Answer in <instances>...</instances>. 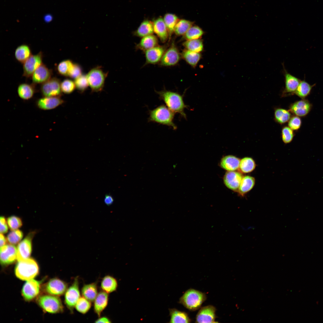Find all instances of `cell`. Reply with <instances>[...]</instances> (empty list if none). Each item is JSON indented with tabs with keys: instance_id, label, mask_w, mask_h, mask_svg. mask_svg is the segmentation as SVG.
Instances as JSON below:
<instances>
[{
	"instance_id": "cell-1",
	"label": "cell",
	"mask_w": 323,
	"mask_h": 323,
	"mask_svg": "<svg viewBox=\"0 0 323 323\" xmlns=\"http://www.w3.org/2000/svg\"><path fill=\"white\" fill-rule=\"evenodd\" d=\"M160 100H162L166 106L172 112L179 114L186 118L184 109L187 107L185 103L183 96L178 93L164 89L160 91H155Z\"/></svg>"
},
{
	"instance_id": "cell-2",
	"label": "cell",
	"mask_w": 323,
	"mask_h": 323,
	"mask_svg": "<svg viewBox=\"0 0 323 323\" xmlns=\"http://www.w3.org/2000/svg\"><path fill=\"white\" fill-rule=\"evenodd\" d=\"M175 114L166 106L160 105L149 110L148 121L166 125L175 130L177 127L173 122Z\"/></svg>"
},
{
	"instance_id": "cell-3",
	"label": "cell",
	"mask_w": 323,
	"mask_h": 323,
	"mask_svg": "<svg viewBox=\"0 0 323 323\" xmlns=\"http://www.w3.org/2000/svg\"><path fill=\"white\" fill-rule=\"evenodd\" d=\"M38 272L37 263L34 259L30 258L18 261L15 270L16 276L24 281L33 279L38 274Z\"/></svg>"
},
{
	"instance_id": "cell-4",
	"label": "cell",
	"mask_w": 323,
	"mask_h": 323,
	"mask_svg": "<svg viewBox=\"0 0 323 323\" xmlns=\"http://www.w3.org/2000/svg\"><path fill=\"white\" fill-rule=\"evenodd\" d=\"M206 299L204 293L193 289L186 291L180 298L179 303L191 311L199 309Z\"/></svg>"
},
{
	"instance_id": "cell-5",
	"label": "cell",
	"mask_w": 323,
	"mask_h": 323,
	"mask_svg": "<svg viewBox=\"0 0 323 323\" xmlns=\"http://www.w3.org/2000/svg\"><path fill=\"white\" fill-rule=\"evenodd\" d=\"M37 302L42 308L48 313H59L63 310L60 299L56 296L50 295H41L38 298Z\"/></svg>"
},
{
	"instance_id": "cell-6",
	"label": "cell",
	"mask_w": 323,
	"mask_h": 323,
	"mask_svg": "<svg viewBox=\"0 0 323 323\" xmlns=\"http://www.w3.org/2000/svg\"><path fill=\"white\" fill-rule=\"evenodd\" d=\"M107 75L100 67L94 68L89 72L86 77L92 92H99L103 89Z\"/></svg>"
},
{
	"instance_id": "cell-7",
	"label": "cell",
	"mask_w": 323,
	"mask_h": 323,
	"mask_svg": "<svg viewBox=\"0 0 323 323\" xmlns=\"http://www.w3.org/2000/svg\"><path fill=\"white\" fill-rule=\"evenodd\" d=\"M80 297L78 278L77 277L65 293V303L71 312H73L76 304Z\"/></svg>"
},
{
	"instance_id": "cell-8",
	"label": "cell",
	"mask_w": 323,
	"mask_h": 323,
	"mask_svg": "<svg viewBox=\"0 0 323 323\" xmlns=\"http://www.w3.org/2000/svg\"><path fill=\"white\" fill-rule=\"evenodd\" d=\"M61 82L56 77H51L42 84L40 87L41 94L43 97H59L62 95Z\"/></svg>"
},
{
	"instance_id": "cell-9",
	"label": "cell",
	"mask_w": 323,
	"mask_h": 323,
	"mask_svg": "<svg viewBox=\"0 0 323 323\" xmlns=\"http://www.w3.org/2000/svg\"><path fill=\"white\" fill-rule=\"evenodd\" d=\"M181 57V54L174 42H173L169 48L166 50L159 64L163 66H174L179 62Z\"/></svg>"
},
{
	"instance_id": "cell-10",
	"label": "cell",
	"mask_w": 323,
	"mask_h": 323,
	"mask_svg": "<svg viewBox=\"0 0 323 323\" xmlns=\"http://www.w3.org/2000/svg\"><path fill=\"white\" fill-rule=\"evenodd\" d=\"M42 53L40 51L38 54L32 55L23 63V76L26 78L31 77L36 69L43 63Z\"/></svg>"
},
{
	"instance_id": "cell-11",
	"label": "cell",
	"mask_w": 323,
	"mask_h": 323,
	"mask_svg": "<svg viewBox=\"0 0 323 323\" xmlns=\"http://www.w3.org/2000/svg\"><path fill=\"white\" fill-rule=\"evenodd\" d=\"M68 288L67 283L58 278H53L47 282L45 286V292L49 295L58 296L65 293Z\"/></svg>"
},
{
	"instance_id": "cell-12",
	"label": "cell",
	"mask_w": 323,
	"mask_h": 323,
	"mask_svg": "<svg viewBox=\"0 0 323 323\" xmlns=\"http://www.w3.org/2000/svg\"><path fill=\"white\" fill-rule=\"evenodd\" d=\"M33 235L32 233L28 234L19 244L17 249V259L18 261L27 259L30 257L31 252Z\"/></svg>"
},
{
	"instance_id": "cell-13",
	"label": "cell",
	"mask_w": 323,
	"mask_h": 323,
	"mask_svg": "<svg viewBox=\"0 0 323 323\" xmlns=\"http://www.w3.org/2000/svg\"><path fill=\"white\" fill-rule=\"evenodd\" d=\"M25 284L22 290V294L26 301H30L37 296L39 292V282L33 279L28 281Z\"/></svg>"
},
{
	"instance_id": "cell-14",
	"label": "cell",
	"mask_w": 323,
	"mask_h": 323,
	"mask_svg": "<svg viewBox=\"0 0 323 323\" xmlns=\"http://www.w3.org/2000/svg\"><path fill=\"white\" fill-rule=\"evenodd\" d=\"M166 50V46L158 45L144 51L146 64H155L159 63Z\"/></svg>"
},
{
	"instance_id": "cell-15",
	"label": "cell",
	"mask_w": 323,
	"mask_h": 323,
	"mask_svg": "<svg viewBox=\"0 0 323 323\" xmlns=\"http://www.w3.org/2000/svg\"><path fill=\"white\" fill-rule=\"evenodd\" d=\"M64 101L59 97H43L36 101L37 106L44 110L55 109L63 104Z\"/></svg>"
},
{
	"instance_id": "cell-16",
	"label": "cell",
	"mask_w": 323,
	"mask_h": 323,
	"mask_svg": "<svg viewBox=\"0 0 323 323\" xmlns=\"http://www.w3.org/2000/svg\"><path fill=\"white\" fill-rule=\"evenodd\" d=\"M17 249L12 244H8L0 248V262L4 265L9 264L17 259Z\"/></svg>"
},
{
	"instance_id": "cell-17",
	"label": "cell",
	"mask_w": 323,
	"mask_h": 323,
	"mask_svg": "<svg viewBox=\"0 0 323 323\" xmlns=\"http://www.w3.org/2000/svg\"><path fill=\"white\" fill-rule=\"evenodd\" d=\"M52 71L42 63L33 74L31 78L33 83L42 84L51 78Z\"/></svg>"
},
{
	"instance_id": "cell-18",
	"label": "cell",
	"mask_w": 323,
	"mask_h": 323,
	"mask_svg": "<svg viewBox=\"0 0 323 323\" xmlns=\"http://www.w3.org/2000/svg\"><path fill=\"white\" fill-rule=\"evenodd\" d=\"M216 308L212 305L201 308L197 313L196 322L197 323H215Z\"/></svg>"
},
{
	"instance_id": "cell-19",
	"label": "cell",
	"mask_w": 323,
	"mask_h": 323,
	"mask_svg": "<svg viewBox=\"0 0 323 323\" xmlns=\"http://www.w3.org/2000/svg\"><path fill=\"white\" fill-rule=\"evenodd\" d=\"M243 177L242 174L234 171H228L224 177L225 185L228 188L234 191H238Z\"/></svg>"
},
{
	"instance_id": "cell-20",
	"label": "cell",
	"mask_w": 323,
	"mask_h": 323,
	"mask_svg": "<svg viewBox=\"0 0 323 323\" xmlns=\"http://www.w3.org/2000/svg\"><path fill=\"white\" fill-rule=\"evenodd\" d=\"M290 108V112L296 116L303 117L310 112L311 104L308 101L303 99L292 104Z\"/></svg>"
},
{
	"instance_id": "cell-21",
	"label": "cell",
	"mask_w": 323,
	"mask_h": 323,
	"mask_svg": "<svg viewBox=\"0 0 323 323\" xmlns=\"http://www.w3.org/2000/svg\"><path fill=\"white\" fill-rule=\"evenodd\" d=\"M153 22L154 33L162 42L165 43L169 39V35L163 18L161 17H159Z\"/></svg>"
},
{
	"instance_id": "cell-22",
	"label": "cell",
	"mask_w": 323,
	"mask_h": 323,
	"mask_svg": "<svg viewBox=\"0 0 323 323\" xmlns=\"http://www.w3.org/2000/svg\"><path fill=\"white\" fill-rule=\"evenodd\" d=\"M109 300L108 293L102 290L100 291L94 301V310L98 317L107 307Z\"/></svg>"
},
{
	"instance_id": "cell-23",
	"label": "cell",
	"mask_w": 323,
	"mask_h": 323,
	"mask_svg": "<svg viewBox=\"0 0 323 323\" xmlns=\"http://www.w3.org/2000/svg\"><path fill=\"white\" fill-rule=\"evenodd\" d=\"M284 74L285 78V93H295L301 80L297 77L288 73L284 67Z\"/></svg>"
},
{
	"instance_id": "cell-24",
	"label": "cell",
	"mask_w": 323,
	"mask_h": 323,
	"mask_svg": "<svg viewBox=\"0 0 323 323\" xmlns=\"http://www.w3.org/2000/svg\"><path fill=\"white\" fill-rule=\"evenodd\" d=\"M139 43L136 45V48L144 51L158 45L157 37L153 34L141 38Z\"/></svg>"
},
{
	"instance_id": "cell-25",
	"label": "cell",
	"mask_w": 323,
	"mask_h": 323,
	"mask_svg": "<svg viewBox=\"0 0 323 323\" xmlns=\"http://www.w3.org/2000/svg\"><path fill=\"white\" fill-rule=\"evenodd\" d=\"M34 84H30L22 83L18 86L17 92L20 98L27 100L31 98L35 92V88Z\"/></svg>"
},
{
	"instance_id": "cell-26",
	"label": "cell",
	"mask_w": 323,
	"mask_h": 323,
	"mask_svg": "<svg viewBox=\"0 0 323 323\" xmlns=\"http://www.w3.org/2000/svg\"><path fill=\"white\" fill-rule=\"evenodd\" d=\"M240 160L237 157L229 155L223 157L220 162V166L228 171H234L239 168Z\"/></svg>"
},
{
	"instance_id": "cell-27",
	"label": "cell",
	"mask_w": 323,
	"mask_h": 323,
	"mask_svg": "<svg viewBox=\"0 0 323 323\" xmlns=\"http://www.w3.org/2000/svg\"><path fill=\"white\" fill-rule=\"evenodd\" d=\"M154 33L153 22L146 19L141 22L133 33L135 36L142 38L153 34Z\"/></svg>"
},
{
	"instance_id": "cell-28",
	"label": "cell",
	"mask_w": 323,
	"mask_h": 323,
	"mask_svg": "<svg viewBox=\"0 0 323 323\" xmlns=\"http://www.w3.org/2000/svg\"><path fill=\"white\" fill-rule=\"evenodd\" d=\"M81 292L83 297L91 302H94L98 293L97 283L84 284L82 288Z\"/></svg>"
},
{
	"instance_id": "cell-29",
	"label": "cell",
	"mask_w": 323,
	"mask_h": 323,
	"mask_svg": "<svg viewBox=\"0 0 323 323\" xmlns=\"http://www.w3.org/2000/svg\"><path fill=\"white\" fill-rule=\"evenodd\" d=\"M118 286L117 280L110 275L105 276L102 280L100 284L102 290L108 294L116 291Z\"/></svg>"
},
{
	"instance_id": "cell-30",
	"label": "cell",
	"mask_w": 323,
	"mask_h": 323,
	"mask_svg": "<svg viewBox=\"0 0 323 323\" xmlns=\"http://www.w3.org/2000/svg\"><path fill=\"white\" fill-rule=\"evenodd\" d=\"M255 184L254 177L249 176L243 177L238 190L239 194L241 196H244L253 188Z\"/></svg>"
},
{
	"instance_id": "cell-31",
	"label": "cell",
	"mask_w": 323,
	"mask_h": 323,
	"mask_svg": "<svg viewBox=\"0 0 323 323\" xmlns=\"http://www.w3.org/2000/svg\"><path fill=\"white\" fill-rule=\"evenodd\" d=\"M182 58L190 65L195 67L202 57L200 53L184 50L181 54Z\"/></svg>"
},
{
	"instance_id": "cell-32",
	"label": "cell",
	"mask_w": 323,
	"mask_h": 323,
	"mask_svg": "<svg viewBox=\"0 0 323 323\" xmlns=\"http://www.w3.org/2000/svg\"><path fill=\"white\" fill-rule=\"evenodd\" d=\"M32 55L30 47L26 44H22L18 46L16 49L14 53L16 59L23 64Z\"/></svg>"
},
{
	"instance_id": "cell-33",
	"label": "cell",
	"mask_w": 323,
	"mask_h": 323,
	"mask_svg": "<svg viewBox=\"0 0 323 323\" xmlns=\"http://www.w3.org/2000/svg\"><path fill=\"white\" fill-rule=\"evenodd\" d=\"M170 319V323H190L191 320L188 314L175 309H169Z\"/></svg>"
},
{
	"instance_id": "cell-34",
	"label": "cell",
	"mask_w": 323,
	"mask_h": 323,
	"mask_svg": "<svg viewBox=\"0 0 323 323\" xmlns=\"http://www.w3.org/2000/svg\"><path fill=\"white\" fill-rule=\"evenodd\" d=\"M163 19L168 30L169 41L172 34L174 33L175 26L179 19L176 15L170 13L165 14Z\"/></svg>"
},
{
	"instance_id": "cell-35",
	"label": "cell",
	"mask_w": 323,
	"mask_h": 323,
	"mask_svg": "<svg viewBox=\"0 0 323 323\" xmlns=\"http://www.w3.org/2000/svg\"><path fill=\"white\" fill-rule=\"evenodd\" d=\"M256 166L255 162L252 158L245 157L240 160L239 169L242 173H247L253 171Z\"/></svg>"
},
{
	"instance_id": "cell-36",
	"label": "cell",
	"mask_w": 323,
	"mask_h": 323,
	"mask_svg": "<svg viewBox=\"0 0 323 323\" xmlns=\"http://www.w3.org/2000/svg\"><path fill=\"white\" fill-rule=\"evenodd\" d=\"M182 45L185 49L198 53L202 51L204 48L203 41L200 39L186 40Z\"/></svg>"
},
{
	"instance_id": "cell-37",
	"label": "cell",
	"mask_w": 323,
	"mask_h": 323,
	"mask_svg": "<svg viewBox=\"0 0 323 323\" xmlns=\"http://www.w3.org/2000/svg\"><path fill=\"white\" fill-rule=\"evenodd\" d=\"M194 24V22L185 19H179L177 23L174 31L177 36H183Z\"/></svg>"
},
{
	"instance_id": "cell-38",
	"label": "cell",
	"mask_w": 323,
	"mask_h": 323,
	"mask_svg": "<svg viewBox=\"0 0 323 323\" xmlns=\"http://www.w3.org/2000/svg\"><path fill=\"white\" fill-rule=\"evenodd\" d=\"M74 64L69 60H65L61 61L57 67L58 72L62 76L69 77Z\"/></svg>"
},
{
	"instance_id": "cell-39",
	"label": "cell",
	"mask_w": 323,
	"mask_h": 323,
	"mask_svg": "<svg viewBox=\"0 0 323 323\" xmlns=\"http://www.w3.org/2000/svg\"><path fill=\"white\" fill-rule=\"evenodd\" d=\"M204 33V31L199 27L193 25L183 36V39L186 40L200 39Z\"/></svg>"
},
{
	"instance_id": "cell-40",
	"label": "cell",
	"mask_w": 323,
	"mask_h": 323,
	"mask_svg": "<svg viewBox=\"0 0 323 323\" xmlns=\"http://www.w3.org/2000/svg\"><path fill=\"white\" fill-rule=\"evenodd\" d=\"M314 85H311L305 80L301 81L295 93L299 97L304 99L310 93Z\"/></svg>"
},
{
	"instance_id": "cell-41",
	"label": "cell",
	"mask_w": 323,
	"mask_h": 323,
	"mask_svg": "<svg viewBox=\"0 0 323 323\" xmlns=\"http://www.w3.org/2000/svg\"><path fill=\"white\" fill-rule=\"evenodd\" d=\"M291 116V115L290 112L286 109L279 108L275 110V120L280 124H284L289 121Z\"/></svg>"
},
{
	"instance_id": "cell-42",
	"label": "cell",
	"mask_w": 323,
	"mask_h": 323,
	"mask_svg": "<svg viewBox=\"0 0 323 323\" xmlns=\"http://www.w3.org/2000/svg\"><path fill=\"white\" fill-rule=\"evenodd\" d=\"M91 302L83 296L80 297L76 303L75 308L79 313L85 314L90 309L92 306Z\"/></svg>"
},
{
	"instance_id": "cell-43",
	"label": "cell",
	"mask_w": 323,
	"mask_h": 323,
	"mask_svg": "<svg viewBox=\"0 0 323 323\" xmlns=\"http://www.w3.org/2000/svg\"><path fill=\"white\" fill-rule=\"evenodd\" d=\"M74 80L76 88L80 92H83L89 86L86 75L82 74Z\"/></svg>"
},
{
	"instance_id": "cell-44",
	"label": "cell",
	"mask_w": 323,
	"mask_h": 323,
	"mask_svg": "<svg viewBox=\"0 0 323 323\" xmlns=\"http://www.w3.org/2000/svg\"><path fill=\"white\" fill-rule=\"evenodd\" d=\"M61 88L62 93L69 94L74 91L76 86L74 82L71 79H66L61 82Z\"/></svg>"
},
{
	"instance_id": "cell-45",
	"label": "cell",
	"mask_w": 323,
	"mask_h": 323,
	"mask_svg": "<svg viewBox=\"0 0 323 323\" xmlns=\"http://www.w3.org/2000/svg\"><path fill=\"white\" fill-rule=\"evenodd\" d=\"M23 237V233L19 230L10 231L7 236V240L11 244H16L19 242Z\"/></svg>"
},
{
	"instance_id": "cell-46",
	"label": "cell",
	"mask_w": 323,
	"mask_h": 323,
	"mask_svg": "<svg viewBox=\"0 0 323 323\" xmlns=\"http://www.w3.org/2000/svg\"><path fill=\"white\" fill-rule=\"evenodd\" d=\"M294 136L293 131L290 127L285 126L281 131V137L283 142L285 144L290 143L292 141Z\"/></svg>"
},
{
	"instance_id": "cell-47",
	"label": "cell",
	"mask_w": 323,
	"mask_h": 323,
	"mask_svg": "<svg viewBox=\"0 0 323 323\" xmlns=\"http://www.w3.org/2000/svg\"><path fill=\"white\" fill-rule=\"evenodd\" d=\"M7 222L9 228L12 230H17L22 225L20 218L15 216H12L8 217Z\"/></svg>"
},
{
	"instance_id": "cell-48",
	"label": "cell",
	"mask_w": 323,
	"mask_h": 323,
	"mask_svg": "<svg viewBox=\"0 0 323 323\" xmlns=\"http://www.w3.org/2000/svg\"><path fill=\"white\" fill-rule=\"evenodd\" d=\"M301 124L300 118L298 116H295L290 118L289 121L288 125L293 130H296L299 129Z\"/></svg>"
},
{
	"instance_id": "cell-49",
	"label": "cell",
	"mask_w": 323,
	"mask_h": 323,
	"mask_svg": "<svg viewBox=\"0 0 323 323\" xmlns=\"http://www.w3.org/2000/svg\"><path fill=\"white\" fill-rule=\"evenodd\" d=\"M82 74L81 67L79 65L77 64H74L73 68L69 77L75 79Z\"/></svg>"
},
{
	"instance_id": "cell-50",
	"label": "cell",
	"mask_w": 323,
	"mask_h": 323,
	"mask_svg": "<svg viewBox=\"0 0 323 323\" xmlns=\"http://www.w3.org/2000/svg\"><path fill=\"white\" fill-rule=\"evenodd\" d=\"M0 232L4 234L8 231V228L5 218L3 216L0 217Z\"/></svg>"
},
{
	"instance_id": "cell-51",
	"label": "cell",
	"mask_w": 323,
	"mask_h": 323,
	"mask_svg": "<svg viewBox=\"0 0 323 323\" xmlns=\"http://www.w3.org/2000/svg\"><path fill=\"white\" fill-rule=\"evenodd\" d=\"M114 201L113 197L109 194L105 195L104 198V202L108 206L112 205Z\"/></svg>"
},
{
	"instance_id": "cell-52",
	"label": "cell",
	"mask_w": 323,
	"mask_h": 323,
	"mask_svg": "<svg viewBox=\"0 0 323 323\" xmlns=\"http://www.w3.org/2000/svg\"><path fill=\"white\" fill-rule=\"evenodd\" d=\"M95 323H111L112 322L106 316H102L99 317V318L95 320Z\"/></svg>"
},
{
	"instance_id": "cell-53",
	"label": "cell",
	"mask_w": 323,
	"mask_h": 323,
	"mask_svg": "<svg viewBox=\"0 0 323 323\" xmlns=\"http://www.w3.org/2000/svg\"><path fill=\"white\" fill-rule=\"evenodd\" d=\"M43 19L45 23H49L53 20V17L52 14L50 13H47L43 16Z\"/></svg>"
},
{
	"instance_id": "cell-54",
	"label": "cell",
	"mask_w": 323,
	"mask_h": 323,
	"mask_svg": "<svg viewBox=\"0 0 323 323\" xmlns=\"http://www.w3.org/2000/svg\"><path fill=\"white\" fill-rule=\"evenodd\" d=\"M0 246L2 247L4 246L6 243L7 240L3 234L1 233L0 235Z\"/></svg>"
}]
</instances>
